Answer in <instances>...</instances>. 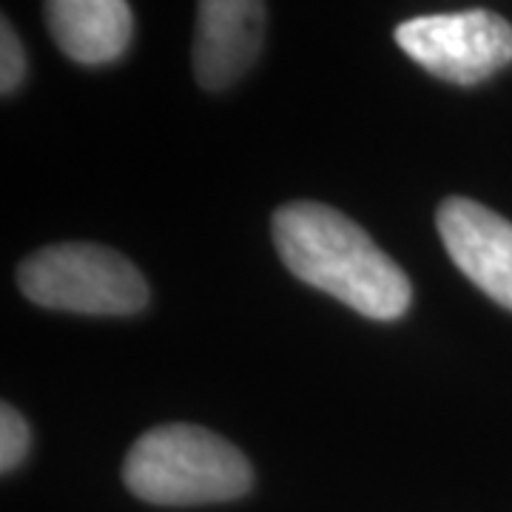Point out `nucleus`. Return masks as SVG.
Returning <instances> with one entry per match:
<instances>
[{"label": "nucleus", "mask_w": 512, "mask_h": 512, "mask_svg": "<svg viewBox=\"0 0 512 512\" xmlns=\"http://www.w3.org/2000/svg\"><path fill=\"white\" fill-rule=\"evenodd\" d=\"M274 242L296 279L336 296L367 319H399L413 299L402 268L356 222L319 202L274 214Z\"/></svg>", "instance_id": "nucleus-1"}, {"label": "nucleus", "mask_w": 512, "mask_h": 512, "mask_svg": "<svg viewBox=\"0 0 512 512\" xmlns=\"http://www.w3.org/2000/svg\"><path fill=\"white\" fill-rule=\"evenodd\" d=\"M46 23L55 43L74 63L103 66L131 43V6L123 0H55L46 3Z\"/></svg>", "instance_id": "nucleus-7"}, {"label": "nucleus", "mask_w": 512, "mask_h": 512, "mask_svg": "<svg viewBox=\"0 0 512 512\" xmlns=\"http://www.w3.org/2000/svg\"><path fill=\"white\" fill-rule=\"evenodd\" d=\"M29 444H32V433L20 410H15L9 402L0 404V470L3 473L18 470L20 461L29 453Z\"/></svg>", "instance_id": "nucleus-8"}, {"label": "nucleus", "mask_w": 512, "mask_h": 512, "mask_svg": "<svg viewBox=\"0 0 512 512\" xmlns=\"http://www.w3.org/2000/svg\"><path fill=\"white\" fill-rule=\"evenodd\" d=\"M436 225L458 271L512 311V222L481 202L450 197L439 205Z\"/></svg>", "instance_id": "nucleus-5"}, {"label": "nucleus", "mask_w": 512, "mask_h": 512, "mask_svg": "<svg viewBox=\"0 0 512 512\" xmlns=\"http://www.w3.org/2000/svg\"><path fill=\"white\" fill-rule=\"evenodd\" d=\"M18 285L40 308L89 316H128L146 308L143 274L111 248L66 242L32 254L18 271Z\"/></svg>", "instance_id": "nucleus-3"}, {"label": "nucleus", "mask_w": 512, "mask_h": 512, "mask_svg": "<svg viewBox=\"0 0 512 512\" xmlns=\"http://www.w3.org/2000/svg\"><path fill=\"white\" fill-rule=\"evenodd\" d=\"M131 493L160 507L220 504L254 484L248 458L231 441L194 424H163L134 441L123 464Z\"/></svg>", "instance_id": "nucleus-2"}, {"label": "nucleus", "mask_w": 512, "mask_h": 512, "mask_svg": "<svg viewBox=\"0 0 512 512\" xmlns=\"http://www.w3.org/2000/svg\"><path fill=\"white\" fill-rule=\"evenodd\" d=\"M396 43L421 69L456 86H476L512 63L510 20L487 9L404 20Z\"/></svg>", "instance_id": "nucleus-4"}, {"label": "nucleus", "mask_w": 512, "mask_h": 512, "mask_svg": "<svg viewBox=\"0 0 512 512\" xmlns=\"http://www.w3.org/2000/svg\"><path fill=\"white\" fill-rule=\"evenodd\" d=\"M26 77V52L20 46V37L3 18L0 23V92L12 94Z\"/></svg>", "instance_id": "nucleus-9"}, {"label": "nucleus", "mask_w": 512, "mask_h": 512, "mask_svg": "<svg viewBox=\"0 0 512 512\" xmlns=\"http://www.w3.org/2000/svg\"><path fill=\"white\" fill-rule=\"evenodd\" d=\"M265 6L251 0H205L197 6L194 74L202 89L220 92L254 66L262 46Z\"/></svg>", "instance_id": "nucleus-6"}]
</instances>
